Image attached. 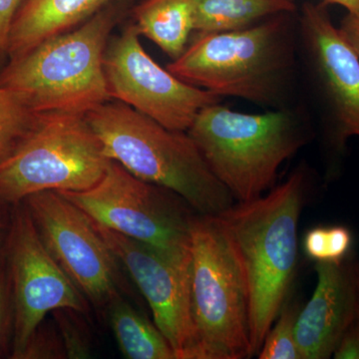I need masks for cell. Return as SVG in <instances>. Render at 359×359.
<instances>
[{
  "label": "cell",
  "mask_w": 359,
  "mask_h": 359,
  "mask_svg": "<svg viewBox=\"0 0 359 359\" xmlns=\"http://www.w3.org/2000/svg\"><path fill=\"white\" fill-rule=\"evenodd\" d=\"M136 26L108 43L104 71L112 100L126 104L167 128L187 132L203 108L221 102L211 92L182 81L151 57Z\"/></svg>",
  "instance_id": "11"
},
{
  "label": "cell",
  "mask_w": 359,
  "mask_h": 359,
  "mask_svg": "<svg viewBox=\"0 0 359 359\" xmlns=\"http://www.w3.org/2000/svg\"><path fill=\"white\" fill-rule=\"evenodd\" d=\"M358 278H359V259H358Z\"/></svg>",
  "instance_id": "30"
},
{
  "label": "cell",
  "mask_w": 359,
  "mask_h": 359,
  "mask_svg": "<svg viewBox=\"0 0 359 359\" xmlns=\"http://www.w3.org/2000/svg\"><path fill=\"white\" fill-rule=\"evenodd\" d=\"M299 51L325 112L327 143L344 153L359 137V57L323 4L306 2L297 21Z\"/></svg>",
  "instance_id": "12"
},
{
  "label": "cell",
  "mask_w": 359,
  "mask_h": 359,
  "mask_svg": "<svg viewBox=\"0 0 359 359\" xmlns=\"http://www.w3.org/2000/svg\"><path fill=\"white\" fill-rule=\"evenodd\" d=\"M22 0H0V60L7 55L9 33Z\"/></svg>",
  "instance_id": "25"
},
{
  "label": "cell",
  "mask_w": 359,
  "mask_h": 359,
  "mask_svg": "<svg viewBox=\"0 0 359 359\" xmlns=\"http://www.w3.org/2000/svg\"><path fill=\"white\" fill-rule=\"evenodd\" d=\"M104 313L125 358L177 359L157 325L136 311L123 294L114 297Z\"/></svg>",
  "instance_id": "18"
},
{
  "label": "cell",
  "mask_w": 359,
  "mask_h": 359,
  "mask_svg": "<svg viewBox=\"0 0 359 359\" xmlns=\"http://www.w3.org/2000/svg\"><path fill=\"white\" fill-rule=\"evenodd\" d=\"M134 18L140 35L176 60L194 32V0H144L135 8Z\"/></svg>",
  "instance_id": "16"
},
{
  "label": "cell",
  "mask_w": 359,
  "mask_h": 359,
  "mask_svg": "<svg viewBox=\"0 0 359 359\" xmlns=\"http://www.w3.org/2000/svg\"><path fill=\"white\" fill-rule=\"evenodd\" d=\"M119 18L118 7L106 4L79 26L11 59L0 73V85L35 114H87L112 100L104 56Z\"/></svg>",
  "instance_id": "4"
},
{
  "label": "cell",
  "mask_w": 359,
  "mask_h": 359,
  "mask_svg": "<svg viewBox=\"0 0 359 359\" xmlns=\"http://www.w3.org/2000/svg\"><path fill=\"white\" fill-rule=\"evenodd\" d=\"M301 309L297 304H283L282 311L269 328L263 346L257 353L259 359H302L297 337L295 325Z\"/></svg>",
  "instance_id": "20"
},
{
  "label": "cell",
  "mask_w": 359,
  "mask_h": 359,
  "mask_svg": "<svg viewBox=\"0 0 359 359\" xmlns=\"http://www.w3.org/2000/svg\"><path fill=\"white\" fill-rule=\"evenodd\" d=\"M91 219L145 297L155 325L173 347L177 359H185L192 334L191 257L167 254Z\"/></svg>",
  "instance_id": "13"
},
{
  "label": "cell",
  "mask_w": 359,
  "mask_h": 359,
  "mask_svg": "<svg viewBox=\"0 0 359 359\" xmlns=\"http://www.w3.org/2000/svg\"><path fill=\"white\" fill-rule=\"evenodd\" d=\"M108 0H22L9 33L7 56L25 55L45 40L69 32L94 15Z\"/></svg>",
  "instance_id": "15"
},
{
  "label": "cell",
  "mask_w": 359,
  "mask_h": 359,
  "mask_svg": "<svg viewBox=\"0 0 359 359\" xmlns=\"http://www.w3.org/2000/svg\"><path fill=\"white\" fill-rule=\"evenodd\" d=\"M14 330V306L11 278L4 255H0V358L11 355Z\"/></svg>",
  "instance_id": "23"
},
{
  "label": "cell",
  "mask_w": 359,
  "mask_h": 359,
  "mask_svg": "<svg viewBox=\"0 0 359 359\" xmlns=\"http://www.w3.org/2000/svg\"><path fill=\"white\" fill-rule=\"evenodd\" d=\"M36 118L37 114L28 109L15 94L0 85V163L20 147Z\"/></svg>",
  "instance_id": "19"
},
{
  "label": "cell",
  "mask_w": 359,
  "mask_h": 359,
  "mask_svg": "<svg viewBox=\"0 0 359 359\" xmlns=\"http://www.w3.org/2000/svg\"><path fill=\"white\" fill-rule=\"evenodd\" d=\"M187 133L237 202L273 188L283 163L311 140L304 118L290 108L250 114L219 102L203 108Z\"/></svg>",
  "instance_id": "5"
},
{
  "label": "cell",
  "mask_w": 359,
  "mask_h": 359,
  "mask_svg": "<svg viewBox=\"0 0 359 359\" xmlns=\"http://www.w3.org/2000/svg\"><path fill=\"white\" fill-rule=\"evenodd\" d=\"M6 205L4 203L0 202V240H1L2 236L4 235V231H6L7 229H8L9 219H11V217L6 218V214L4 212Z\"/></svg>",
  "instance_id": "29"
},
{
  "label": "cell",
  "mask_w": 359,
  "mask_h": 359,
  "mask_svg": "<svg viewBox=\"0 0 359 359\" xmlns=\"http://www.w3.org/2000/svg\"><path fill=\"white\" fill-rule=\"evenodd\" d=\"M306 196V174L301 170L268 195L238 202L218 215L247 283L252 356L287 302Z\"/></svg>",
  "instance_id": "1"
},
{
  "label": "cell",
  "mask_w": 359,
  "mask_h": 359,
  "mask_svg": "<svg viewBox=\"0 0 359 359\" xmlns=\"http://www.w3.org/2000/svg\"><path fill=\"white\" fill-rule=\"evenodd\" d=\"M54 323L65 346L66 358L86 359L93 353V339L86 314L72 309H58L53 313Z\"/></svg>",
  "instance_id": "22"
},
{
  "label": "cell",
  "mask_w": 359,
  "mask_h": 359,
  "mask_svg": "<svg viewBox=\"0 0 359 359\" xmlns=\"http://www.w3.org/2000/svg\"><path fill=\"white\" fill-rule=\"evenodd\" d=\"M295 11L294 0H194V32H235Z\"/></svg>",
  "instance_id": "17"
},
{
  "label": "cell",
  "mask_w": 359,
  "mask_h": 359,
  "mask_svg": "<svg viewBox=\"0 0 359 359\" xmlns=\"http://www.w3.org/2000/svg\"><path fill=\"white\" fill-rule=\"evenodd\" d=\"M58 193L111 230L167 254L191 257L197 212L173 191L142 181L115 161L88 190Z\"/></svg>",
  "instance_id": "8"
},
{
  "label": "cell",
  "mask_w": 359,
  "mask_h": 359,
  "mask_svg": "<svg viewBox=\"0 0 359 359\" xmlns=\"http://www.w3.org/2000/svg\"><path fill=\"white\" fill-rule=\"evenodd\" d=\"M110 161L85 114L39 113L20 147L0 163V202L13 207L45 191L88 190Z\"/></svg>",
  "instance_id": "7"
},
{
  "label": "cell",
  "mask_w": 359,
  "mask_h": 359,
  "mask_svg": "<svg viewBox=\"0 0 359 359\" xmlns=\"http://www.w3.org/2000/svg\"><path fill=\"white\" fill-rule=\"evenodd\" d=\"M323 6H339L346 9L347 13L359 11V0H323Z\"/></svg>",
  "instance_id": "28"
},
{
  "label": "cell",
  "mask_w": 359,
  "mask_h": 359,
  "mask_svg": "<svg viewBox=\"0 0 359 359\" xmlns=\"http://www.w3.org/2000/svg\"><path fill=\"white\" fill-rule=\"evenodd\" d=\"M290 14L271 16L245 29L197 34L166 68L219 98L287 107L299 53L297 25H292Z\"/></svg>",
  "instance_id": "2"
},
{
  "label": "cell",
  "mask_w": 359,
  "mask_h": 359,
  "mask_svg": "<svg viewBox=\"0 0 359 359\" xmlns=\"http://www.w3.org/2000/svg\"><path fill=\"white\" fill-rule=\"evenodd\" d=\"M335 359H359V316L347 328L346 334L335 349Z\"/></svg>",
  "instance_id": "26"
},
{
  "label": "cell",
  "mask_w": 359,
  "mask_h": 359,
  "mask_svg": "<svg viewBox=\"0 0 359 359\" xmlns=\"http://www.w3.org/2000/svg\"><path fill=\"white\" fill-rule=\"evenodd\" d=\"M85 116L107 157L137 178L173 191L198 214L219 215L235 204L187 132L167 128L118 100Z\"/></svg>",
  "instance_id": "3"
},
{
  "label": "cell",
  "mask_w": 359,
  "mask_h": 359,
  "mask_svg": "<svg viewBox=\"0 0 359 359\" xmlns=\"http://www.w3.org/2000/svg\"><path fill=\"white\" fill-rule=\"evenodd\" d=\"M190 290L192 334L185 359L252 358L247 283L218 215L194 216Z\"/></svg>",
  "instance_id": "6"
},
{
  "label": "cell",
  "mask_w": 359,
  "mask_h": 359,
  "mask_svg": "<svg viewBox=\"0 0 359 359\" xmlns=\"http://www.w3.org/2000/svg\"><path fill=\"white\" fill-rule=\"evenodd\" d=\"M316 271V290L295 325L302 359L332 358L359 316L358 259L354 255L340 262H318Z\"/></svg>",
  "instance_id": "14"
},
{
  "label": "cell",
  "mask_w": 359,
  "mask_h": 359,
  "mask_svg": "<svg viewBox=\"0 0 359 359\" xmlns=\"http://www.w3.org/2000/svg\"><path fill=\"white\" fill-rule=\"evenodd\" d=\"M353 233L344 226H316L304 238V254L311 261L340 262L348 256Z\"/></svg>",
  "instance_id": "21"
},
{
  "label": "cell",
  "mask_w": 359,
  "mask_h": 359,
  "mask_svg": "<svg viewBox=\"0 0 359 359\" xmlns=\"http://www.w3.org/2000/svg\"><path fill=\"white\" fill-rule=\"evenodd\" d=\"M4 252L14 306L9 358L20 359L47 314L58 309L88 314L91 304L49 254L23 203L13 207Z\"/></svg>",
  "instance_id": "10"
},
{
  "label": "cell",
  "mask_w": 359,
  "mask_h": 359,
  "mask_svg": "<svg viewBox=\"0 0 359 359\" xmlns=\"http://www.w3.org/2000/svg\"><path fill=\"white\" fill-rule=\"evenodd\" d=\"M22 203L45 248L91 306L104 311L125 292L121 264L83 211L54 191Z\"/></svg>",
  "instance_id": "9"
},
{
  "label": "cell",
  "mask_w": 359,
  "mask_h": 359,
  "mask_svg": "<svg viewBox=\"0 0 359 359\" xmlns=\"http://www.w3.org/2000/svg\"><path fill=\"white\" fill-rule=\"evenodd\" d=\"M339 28L342 36L359 57V11L355 13H347Z\"/></svg>",
  "instance_id": "27"
},
{
  "label": "cell",
  "mask_w": 359,
  "mask_h": 359,
  "mask_svg": "<svg viewBox=\"0 0 359 359\" xmlns=\"http://www.w3.org/2000/svg\"><path fill=\"white\" fill-rule=\"evenodd\" d=\"M62 339L55 323L45 320L35 330L20 359H65Z\"/></svg>",
  "instance_id": "24"
}]
</instances>
